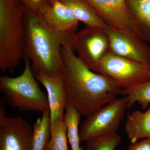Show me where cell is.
I'll use <instances>...</instances> for the list:
<instances>
[{
  "label": "cell",
  "instance_id": "5bb4252c",
  "mask_svg": "<svg viewBox=\"0 0 150 150\" xmlns=\"http://www.w3.org/2000/svg\"><path fill=\"white\" fill-rule=\"evenodd\" d=\"M124 130L131 144L150 138V107L145 112L137 110L128 114Z\"/></svg>",
  "mask_w": 150,
  "mask_h": 150
},
{
  "label": "cell",
  "instance_id": "ffe728a7",
  "mask_svg": "<svg viewBox=\"0 0 150 150\" xmlns=\"http://www.w3.org/2000/svg\"><path fill=\"white\" fill-rule=\"evenodd\" d=\"M121 141L117 133L100 136L86 142L84 150H115Z\"/></svg>",
  "mask_w": 150,
  "mask_h": 150
},
{
  "label": "cell",
  "instance_id": "e0dca14e",
  "mask_svg": "<svg viewBox=\"0 0 150 150\" xmlns=\"http://www.w3.org/2000/svg\"><path fill=\"white\" fill-rule=\"evenodd\" d=\"M33 150H46L51 136L50 110L43 112L42 116L33 124Z\"/></svg>",
  "mask_w": 150,
  "mask_h": 150
},
{
  "label": "cell",
  "instance_id": "3957f363",
  "mask_svg": "<svg viewBox=\"0 0 150 150\" xmlns=\"http://www.w3.org/2000/svg\"><path fill=\"white\" fill-rule=\"evenodd\" d=\"M25 8L17 0H0V69L13 73L25 56Z\"/></svg>",
  "mask_w": 150,
  "mask_h": 150
},
{
  "label": "cell",
  "instance_id": "7402d4cb",
  "mask_svg": "<svg viewBox=\"0 0 150 150\" xmlns=\"http://www.w3.org/2000/svg\"><path fill=\"white\" fill-rule=\"evenodd\" d=\"M125 150H150V138L144 139L131 144Z\"/></svg>",
  "mask_w": 150,
  "mask_h": 150
},
{
  "label": "cell",
  "instance_id": "ac0fdd59",
  "mask_svg": "<svg viewBox=\"0 0 150 150\" xmlns=\"http://www.w3.org/2000/svg\"><path fill=\"white\" fill-rule=\"evenodd\" d=\"M119 94L127 97L128 109L137 103L141 105L142 110H144L150 103V80L131 88L121 89Z\"/></svg>",
  "mask_w": 150,
  "mask_h": 150
},
{
  "label": "cell",
  "instance_id": "7a4b0ae2",
  "mask_svg": "<svg viewBox=\"0 0 150 150\" xmlns=\"http://www.w3.org/2000/svg\"><path fill=\"white\" fill-rule=\"evenodd\" d=\"M25 55L31 61L33 74L49 76L62 74L64 69L62 47L69 44L75 50L74 34L56 31L39 13L25 8Z\"/></svg>",
  "mask_w": 150,
  "mask_h": 150
},
{
  "label": "cell",
  "instance_id": "277c9868",
  "mask_svg": "<svg viewBox=\"0 0 150 150\" xmlns=\"http://www.w3.org/2000/svg\"><path fill=\"white\" fill-rule=\"evenodd\" d=\"M24 70L15 78L0 77V91L12 107L21 111L44 112L49 109L48 97L36 82L30 65L25 56Z\"/></svg>",
  "mask_w": 150,
  "mask_h": 150
},
{
  "label": "cell",
  "instance_id": "7c38bea8",
  "mask_svg": "<svg viewBox=\"0 0 150 150\" xmlns=\"http://www.w3.org/2000/svg\"><path fill=\"white\" fill-rule=\"evenodd\" d=\"M41 14L56 31L65 34L76 33L79 21L71 9L60 0H49V6Z\"/></svg>",
  "mask_w": 150,
  "mask_h": 150
},
{
  "label": "cell",
  "instance_id": "6da1fadb",
  "mask_svg": "<svg viewBox=\"0 0 150 150\" xmlns=\"http://www.w3.org/2000/svg\"><path fill=\"white\" fill-rule=\"evenodd\" d=\"M74 51L69 44L62 46V77L69 104L87 117L116 99L121 88L110 77L88 69Z\"/></svg>",
  "mask_w": 150,
  "mask_h": 150
},
{
  "label": "cell",
  "instance_id": "603a6c76",
  "mask_svg": "<svg viewBox=\"0 0 150 150\" xmlns=\"http://www.w3.org/2000/svg\"><path fill=\"white\" fill-rule=\"evenodd\" d=\"M46 150H47V149H46Z\"/></svg>",
  "mask_w": 150,
  "mask_h": 150
},
{
  "label": "cell",
  "instance_id": "4fadbf2b",
  "mask_svg": "<svg viewBox=\"0 0 150 150\" xmlns=\"http://www.w3.org/2000/svg\"><path fill=\"white\" fill-rule=\"evenodd\" d=\"M133 31L144 41H150V0H125Z\"/></svg>",
  "mask_w": 150,
  "mask_h": 150
},
{
  "label": "cell",
  "instance_id": "8992f818",
  "mask_svg": "<svg viewBox=\"0 0 150 150\" xmlns=\"http://www.w3.org/2000/svg\"><path fill=\"white\" fill-rule=\"evenodd\" d=\"M99 73L110 77L122 89L150 80V66L131 61L108 51L98 65Z\"/></svg>",
  "mask_w": 150,
  "mask_h": 150
},
{
  "label": "cell",
  "instance_id": "9a60e30c",
  "mask_svg": "<svg viewBox=\"0 0 150 150\" xmlns=\"http://www.w3.org/2000/svg\"><path fill=\"white\" fill-rule=\"evenodd\" d=\"M71 9L79 21L86 27L105 29L108 25L100 18L94 9L86 0H60Z\"/></svg>",
  "mask_w": 150,
  "mask_h": 150
},
{
  "label": "cell",
  "instance_id": "30bf717a",
  "mask_svg": "<svg viewBox=\"0 0 150 150\" xmlns=\"http://www.w3.org/2000/svg\"><path fill=\"white\" fill-rule=\"evenodd\" d=\"M35 76L47 91L51 125L64 120V112L69 102L62 74L49 76L43 73H38L35 74Z\"/></svg>",
  "mask_w": 150,
  "mask_h": 150
},
{
  "label": "cell",
  "instance_id": "ba28073f",
  "mask_svg": "<svg viewBox=\"0 0 150 150\" xmlns=\"http://www.w3.org/2000/svg\"><path fill=\"white\" fill-rule=\"evenodd\" d=\"M75 40L78 58L90 70L99 73L98 64L109 51V38L105 29L86 26L76 33Z\"/></svg>",
  "mask_w": 150,
  "mask_h": 150
},
{
  "label": "cell",
  "instance_id": "8fae6325",
  "mask_svg": "<svg viewBox=\"0 0 150 150\" xmlns=\"http://www.w3.org/2000/svg\"><path fill=\"white\" fill-rule=\"evenodd\" d=\"M108 26L119 30L133 31L125 0H86Z\"/></svg>",
  "mask_w": 150,
  "mask_h": 150
},
{
  "label": "cell",
  "instance_id": "2e32d148",
  "mask_svg": "<svg viewBox=\"0 0 150 150\" xmlns=\"http://www.w3.org/2000/svg\"><path fill=\"white\" fill-rule=\"evenodd\" d=\"M64 121L67 127V137L71 150H84L80 146L79 125L80 121V112L72 105L68 103L65 109Z\"/></svg>",
  "mask_w": 150,
  "mask_h": 150
},
{
  "label": "cell",
  "instance_id": "d6986e66",
  "mask_svg": "<svg viewBox=\"0 0 150 150\" xmlns=\"http://www.w3.org/2000/svg\"><path fill=\"white\" fill-rule=\"evenodd\" d=\"M67 127L64 120L51 125V136L46 147L48 150H69Z\"/></svg>",
  "mask_w": 150,
  "mask_h": 150
},
{
  "label": "cell",
  "instance_id": "9c48e42d",
  "mask_svg": "<svg viewBox=\"0 0 150 150\" xmlns=\"http://www.w3.org/2000/svg\"><path fill=\"white\" fill-rule=\"evenodd\" d=\"M109 51L115 55L150 66V48L135 33L119 30L108 26Z\"/></svg>",
  "mask_w": 150,
  "mask_h": 150
},
{
  "label": "cell",
  "instance_id": "52a82bcc",
  "mask_svg": "<svg viewBox=\"0 0 150 150\" xmlns=\"http://www.w3.org/2000/svg\"><path fill=\"white\" fill-rule=\"evenodd\" d=\"M5 101L0 104V150H33V127L21 116L7 117Z\"/></svg>",
  "mask_w": 150,
  "mask_h": 150
},
{
  "label": "cell",
  "instance_id": "44dd1931",
  "mask_svg": "<svg viewBox=\"0 0 150 150\" xmlns=\"http://www.w3.org/2000/svg\"><path fill=\"white\" fill-rule=\"evenodd\" d=\"M25 8L42 13L49 6V0H17Z\"/></svg>",
  "mask_w": 150,
  "mask_h": 150
},
{
  "label": "cell",
  "instance_id": "5b68a950",
  "mask_svg": "<svg viewBox=\"0 0 150 150\" xmlns=\"http://www.w3.org/2000/svg\"><path fill=\"white\" fill-rule=\"evenodd\" d=\"M127 104V97L116 98L86 117L79 131L81 141L117 133L128 109Z\"/></svg>",
  "mask_w": 150,
  "mask_h": 150
}]
</instances>
